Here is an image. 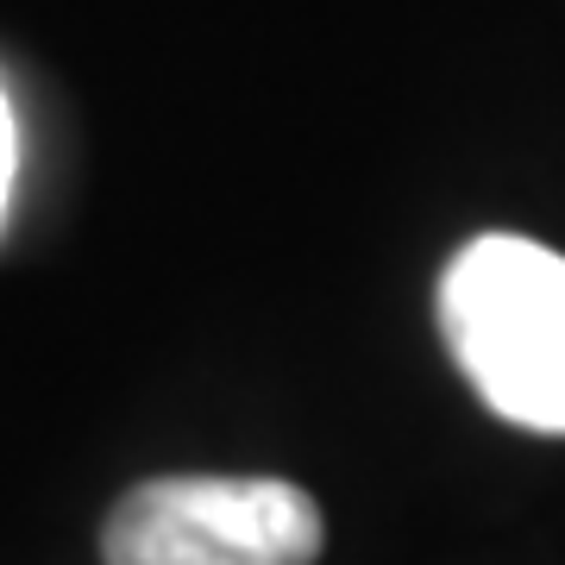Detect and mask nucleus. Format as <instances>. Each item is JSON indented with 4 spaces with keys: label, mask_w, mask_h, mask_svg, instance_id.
<instances>
[{
    "label": "nucleus",
    "mask_w": 565,
    "mask_h": 565,
    "mask_svg": "<svg viewBox=\"0 0 565 565\" xmlns=\"http://www.w3.org/2000/svg\"><path fill=\"white\" fill-rule=\"evenodd\" d=\"M321 509L282 478H151L102 534L107 565H315Z\"/></svg>",
    "instance_id": "2"
},
{
    "label": "nucleus",
    "mask_w": 565,
    "mask_h": 565,
    "mask_svg": "<svg viewBox=\"0 0 565 565\" xmlns=\"http://www.w3.org/2000/svg\"><path fill=\"white\" fill-rule=\"evenodd\" d=\"M13 158H20V139H13V107H7V88H0V221H7V189H13Z\"/></svg>",
    "instance_id": "3"
},
{
    "label": "nucleus",
    "mask_w": 565,
    "mask_h": 565,
    "mask_svg": "<svg viewBox=\"0 0 565 565\" xmlns=\"http://www.w3.org/2000/svg\"><path fill=\"white\" fill-rule=\"evenodd\" d=\"M440 333L471 390L527 434H565V258L515 233L471 239L440 277Z\"/></svg>",
    "instance_id": "1"
}]
</instances>
